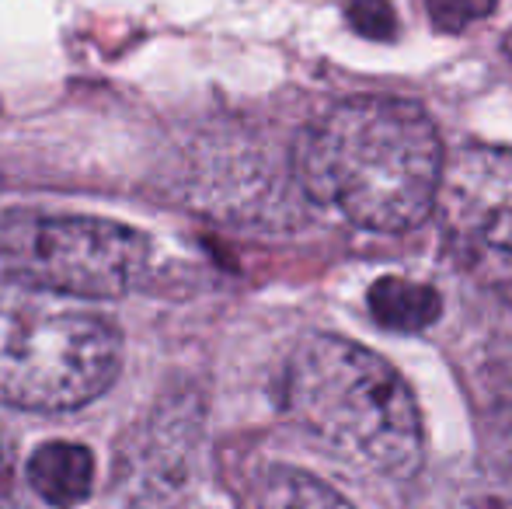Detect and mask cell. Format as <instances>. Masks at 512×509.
<instances>
[{"label": "cell", "mask_w": 512, "mask_h": 509, "mask_svg": "<svg viewBox=\"0 0 512 509\" xmlns=\"http://www.w3.org/2000/svg\"><path fill=\"white\" fill-rule=\"evenodd\" d=\"M297 178L314 203L352 227L405 234L432 217L443 143L422 105L359 95L304 129Z\"/></svg>", "instance_id": "6da1fadb"}, {"label": "cell", "mask_w": 512, "mask_h": 509, "mask_svg": "<svg viewBox=\"0 0 512 509\" xmlns=\"http://www.w3.org/2000/svg\"><path fill=\"white\" fill-rule=\"evenodd\" d=\"M290 419L331 457L373 478H411L422 468V415L398 370L366 346L310 335L283 381Z\"/></svg>", "instance_id": "7a4b0ae2"}, {"label": "cell", "mask_w": 512, "mask_h": 509, "mask_svg": "<svg viewBox=\"0 0 512 509\" xmlns=\"http://www.w3.org/2000/svg\"><path fill=\"white\" fill-rule=\"evenodd\" d=\"M119 332L81 297L18 272L0 276V401L25 412H74L112 387Z\"/></svg>", "instance_id": "3957f363"}, {"label": "cell", "mask_w": 512, "mask_h": 509, "mask_svg": "<svg viewBox=\"0 0 512 509\" xmlns=\"http://www.w3.org/2000/svg\"><path fill=\"white\" fill-rule=\"evenodd\" d=\"M147 255L150 245L136 227L105 217L14 213L0 220V258L11 272L81 300L129 293Z\"/></svg>", "instance_id": "277c9868"}, {"label": "cell", "mask_w": 512, "mask_h": 509, "mask_svg": "<svg viewBox=\"0 0 512 509\" xmlns=\"http://www.w3.org/2000/svg\"><path fill=\"white\" fill-rule=\"evenodd\" d=\"M439 224L460 262L512 300V154L474 147L443 168Z\"/></svg>", "instance_id": "5b68a950"}, {"label": "cell", "mask_w": 512, "mask_h": 509, "mask_svg": "<svg viewBox=\"0 0 512 509\" xmlns=\"http://www.w3.org/2000/svg\"><path fill=\"white\" fill-rule=\"evenodd\" d=\"M95 457L81 443L53 440L28 457V485L53 509H74L91 496Z\"/></svg>", "instance_id": "8992f818"}, {"label": "cell", "mask_w": 512, "mask_h": 509, "mask_svg": "<svg viewBox=\"0 0 512 509\" xmlns=\"http://www.w3.org/2000/svg\"><path fill=\"white\" fill-rule=\"evenodd\" d=\"M408 509H512V482L478 468H443L415 485Z\"/></svg>", "instance_id": "52a82bcc"}, {"label": "cell", "mask_w": 512, "mask_h": 509, "mask_svg": "<svg viewBox=\"0 0 512 509\" xmlns=\"http://www.w3.org/2000/svg\"><path fill=\"white\" fill-rule=\"evenodd\" d=\"M370 311L377 325L391 328V332H422V328L436 325L443 314V297L439 290L405 276H384L370 286Z\"/></svg>", "instance_id": "ba28073f"}, {"label": "cell", "mask_w": 512, "mask_h": 509, "mask_svg": "<svg viewBox=\"0 0 512 509\" xmlns=\"http://www.w3.org/2000/svg\"><path fill=\"white\" fill-rule=\"evenodd\" d=\"M258 509H352L321 478L297 468H276L258 489Z\"/></svg>", "instance_id": "9c48e42d"}, {"label": "cell", "mask_w": 512, "mask_h": 509, "mask_svg": "<svg viewBox=\"0 0 512 509\" xmlns=\"http://www.w3.org/2000/svg\"><path fill=\"white\" fill-rule=\"evenodd\" d=\"M345 18H349L352 32L373 42H394L398 39V14H394L391 0H349L345 4Z\"/></svg>", "instance_id": "30bf717a"}, {"label": "cell", "mask_w": 512, "mask_h": 509, "mask_svg": "<svg viewBox=\"0 0 512 509\" xmlns=\"http://www.w3.org/2000/svg\"><path fill=\"white\" fill-rule=\"evenodd\" d=\"M429 11L446 32H457L467 21L488 18L495 11V0H429Z\"/></svg>", "instance_id": "8fae6325"}, {"label": "cell", "mask_w": 512, "mask_h": 509, "mask_svg": "<svg viewBox=\"0 0 512 509\" xmlns=\"http://www.w3.org/2000/svg\"><path fill=\"white\" fill-rule=\"evenodd\" d=\"M0 509H28L21 492L14 489L11 482V464H7V454L0 457Z\"/></svg>", "instance_id": "7c38bea8"}, {"label": "cell", "mask_w": 512, "mask_h": 509, "mask_svg": "<svg viewBox=\"0 0 512 509\" xmlns=\"http://www.w3.org/2000/svg\"><path fill=\"white\" fill-rule=\"evenodd\" d=\"M506 56H509V60H512V32L506 35Z\"/></svg>", "instance_id": "4fadbf2b"}]
</instances>
